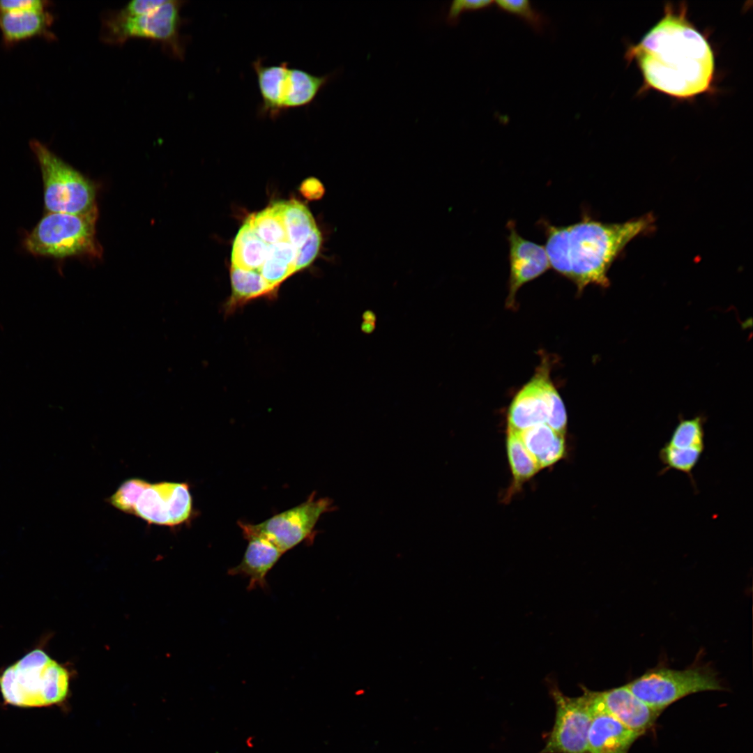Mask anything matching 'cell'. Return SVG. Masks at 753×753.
Masks as SVG:
<instances>
[{
    "mask_svg": "<svg viewBox=\"0 0 753 753\" xmlns=\"http://www.w3.org/2000/svg\"><path fill=\"white\" fill-rule=\"evenodd\" d=\"M646 89L678 99L709 92L715 76V57L707 38L687 17L685 3L664 6L662 17L627 50Z\"/></svg>",
    "mask_w": 753,
    "mask_h": 753,
    "instance_id": "cell-1",
    "label": "cell"
},
{
    "mask_svg": "<svg viewBox=\"0 0 753 753\" xmlns=\"http://www.w3.org/2000/svg\"><path fill=\"white\" fill-rule=\"evenodd\" d=\"M652 223L650 215L621 223L602 222L586 215L564 226L542 221L550 267L572 280L579 292L589 284L607 287L613 262Z\"/></svg>",
    "mask_w": 753,
    "mask_h": 753,
    "instance_id": "cell-2",
    "label": "cell"
},
{
    "mask_svg": "<svg viewBox=\"0 0 753 753\" xmlns=\"http://www.w3.org/2000/svg\"><path fill=\"white\" fill-rule=\"evenodd\" d=\"M68 670L36 649L8 667L0 677L5 701L20 707H43L63 701L69 691Z\"/></svg>",
    "mask_w": 753,
    "mask_h": 753,
    "instance_id": "cell-3",
    "label": "cell"
},
{
    "mask_svg": "<svg viewBox=\"0 0 753 753\" xmlns=\"http://www.w3.org/2000/svg\"><path fill=\"white\" fill-rule=\"evenodd\" d=\"M96 215V210L85 214L47 213L24 236L23 247L35 257L98 256Z\"/></svg>",
    "mask_w": 753,
    "mask_h": 753,
    "instance_id": "cell-4",
    "label": "cell"
},
{
    "mask_svg": "<svg viewBox=\"0 0 753 753\" xmlns=\"http://www.w3.org/2000/svg\"><path fill=\"white\" fill-rule=\"evenodd\" d=\"M252 68L261 97L259 113L275 119L284 111L310 104L335 73L315 75L302 69L289 68L288 63L266 66L261 59Z\"/></svg>",
    "mask_w": 753,
    "mask_h": 753,
    "instance_id": "cell-5",
    "label": "cell"
},
{
    "mask_svg": "<svg viewBox=\"0 0 753 753\" xmlns=\"http://www.w3.org/2000/svg\"><path fill=\"white\" fill-rule=\"evenodd\" d=\"M29 146L41 172L47 213L85 214L96 210L93 185L42 142Z\"/></svg>",
    "mask_w": 753,
    "mask_h": 753,
    "instance_id": "cell-6",
    "label": "cell"
},
{
    "mask_svg": "<svg viewBox=\"0 0 753 753\" xmlns=\"http://www.w3.org/2000/svg\"><path fill=\"white\" fill-rule=\"evenodd\" d=\"M625 686L646 704L660 711L690 694L724 690L714 670L706 666L683 670L657 666Z\"/></svg>",
    "mask_w": 753,
    "mask_h": 753,
    "instance_id": "cell-7",
    "label": "cell"
},
{
    "mask_svg": "<svg viewBox=\"0 0 753 753\" xmlns=\"http://www.w3.org/2000/svg\"><path fill=\"white\" fill-rule=\"evenodd\" d=\"M508 429L521 432L547 424L565 434L567 415L563 402L549 377V367L543 362L533 377L517 393L508 411Z\"/></svg>",
    "mask_w": 753,
    "mask_h": 753,
    "instance_id": "cell-8",
    "label": "cell"
},
{
    "mask_svg": "<svg viewBox=\"0 0 753 753\" xmlns=\"http://www.w3.org/2000/svg\"><path fill=\"white\" fill-rule=\"evenodd\" d=\"M183 1L165 0L162 4L145 13L126 16L113 13L102 22V37L105 42L121 44L131 38L157 40L182 56L183 50L179 36L180 10Z\"/></svg>",
    "mask_w": 753,
    "mask_h": 753,
    "instance_id": "cell-9",
    "label": "cell"
},
{
    "mask_svg": "<svg viewBox=\"0 0 753 753\" xmlns=\"http://www.w3.org/2000/svg\"><path fill=\"white\" fill-rule=\"evenodd\" d=\"M311 493L302 503L273 515L259 524L238 522L242 532L261 535L279 548L284 554L303 542H313L314 529L319 518L334 510L333 501L315 496Z\"/></svg>",
    "mask_w": 753,
    "mask_h": 753,
    "instance_id": "cell-10",
    "label": "cell"
},
{
    "mask_svg": "<svg viewBox=\"0 0 753 753\" xmlns=\"http://www.w3.org/2000/svg\"><path fill=\"white\" fill-rule=\"evenodd\" d=\"M582 688V695L577 697L563 694L556 687L552 690L556 705L555 722L540 753H588L594 691Z\"/></svg>",
    "mask_w": 753,
    "mask_h": 753,
    "instance_id": "cell-11",
    "label": "cell"
},
{
    "mask_svg": "<svg viewBox=\"0 0 753 753\" xmlns=\"http://www.w3.org/2000/svg\"><path fill=\"white\" fill-rule=\"evenodd\" d=\"M134 515L149 524L174 527L188 524L195 515L190 485L167 481L149 482L140 494Z\"/></svg>",
    "mask_w": 753,
    "mask_h": 753,
    "instance_id": "cell-12",
    "label": "cell"
},
{
    "mask_svg": "<svg viewBox=\"0 0 753 753\" xmlns=\"http://www.w3.org/2000/svg\"><path fill=\"white\" fill-rule=\"evenodd\" d=\"M508 229L510 276L507 304L511 307L520 287L546 272L550 264L545 246L520 236L513 221L508 222Z\"/></svg>",
    "mask_w": 753,
    "mask_h": 753,
    "instance_id": "cell-13",
    "label": "cell"
},
{
    "mask_svg": "<svg viewBox=\"0 0 753 753\" xmlns=\"http://www.w3.org/2000/svg\"><path fill=\"white\" fill-rule=\"evenodd\" d=\"M640 736L625 727L604 707L594 691L593 713L588 739V753H628Z\"/></svg>",
    "mask_w": 753,
    "mask_h": 753,
    "instance_id": "cell-14",
    "label": "cell"
},
{
    "mask_svg": "<svg viewBox=\"0 0 753 753\" xmlns=\"http://www.w3.org/2000/svg\"><path fill=\"white\" fill-rule=\"evenodd\" d=\"M599 695L604 708L640 736L654 725L662 712L646 704L625 685L599 692Z\"/></svg>",
    "mask_w": 753,
    "mask_h": 753,
    "instance_id": "cell-15",
    "label": "cell"
},
{
    "mask_svg": "<svg viewBox=\"0 0 753 753\" xmlns=\"http://www.w3.org/2000/svg\"><path fill=\"white\" fill-rule=\"evenodd\" d=\"M248 545L241 562L228 570L229 575H241L249 579L248 590L266 588V576L284 554L266 538L250 532H242Z\"/></svg>",
    "mask_w": 753,
    "mask_h": 753,
    "instance_id": "cell-16",
    "label": "cell"
},
{
    "mask_svg": "<svg viewBox=\"0 0 753 753\" xmlns=\"http://www.w3.org/2000/svg\"><path fill=\"white\" fill-rule=\"evenodd\" d=\"M52 14L45 9H26L0 12V31L6 45L35 36L54 37L51 31Z\"/></svg>",
    "mask_w": 753,
    "mask_h": 753,
    "instance_id": "cell-17",
    "label": "cell"
},
{
    "mask_svg": "<svg viewBox=\"0 0 753 753\" xmlns=\"http://www.w3.org/2000/svg\"><path fill=\"white\" fill-rule=\"evenodd\" d=\"M230 278L231 294L224 306L227 314L234 312L251 300L264 296H273L276 291L257 271H247L231 265Z\"/></svg>",
    "mask_w": 753,
    "mask_h": 753,
    "instance_id": "cell-18",
    "label": "cell"
},
{
    "mask_svg": "<svg viewBox=\"0 0 753 753\" xmlns=\"http://www.w3.org/2000/svg\"><path fill=\"white\" fill-rule=\"evenodd\" d=\"M268 247L247 220L234 239L231 265L247 271H259L266 258Z\"/></svg>",
    "mask_w": 753,
    "mask_h": 753,
    "instance_id": "cell-19",
    "label": "cell"
},
{
    "mask_svg": "<svg viewBox=\"0 0 753 753\" xmlns=\"http://www.w3.org/2000/svg\"><path fill=\"white\" fill-rule=\"evenodd\" d=\"M297 250L289 242L268 245L266 258L259 272L273 289L296 272Z\"/></svg>",
    "mask_w": 753,
    "mask_h": 753,
    "instance_id": "cell-20",
    "label": "cell"
},
{
    "mask_svg": "<svg viewBox=\"0 0 753 753\" xmlns=\"http://www.w3.org/2000/svg\"><path fill=\"white\" fill-rule=\"evenodd\" d=\"M506 449L513 477L512 491H515L540 469L536 459L524 446L517 432L508 429Z\"/></svg>",
    "mask_w": 753,
    "mask_h": 753,
    "instance_id": "cell-21",
    "label": "cell"
},
{
    "mask_svg": "<svg viewBox=\"0 0 753 753\" xmlns=\"http://www.w3.org/2000/svg\"><path fill=\"white\" fill-rule=\"evenodd\" d=\"M282 215L289 242L296 249L317 228L308 208L297 200L282 201Z\"/></svg>",
    "mask_w": 753,
    "mask_h": 753,
    "instance_id": "cell-22",
    "label": "cell"
},
{
    "mask_svg": "<svg viewBox=\"0 0 753 753\" xmlns=\"http://www.w3.org/2000/svg\"><path fill=\"white\" fill-rule=\"evenodd\" d=\"M259 237L268 245L288 241L282 201L273 204L247 219Z\"/></svg>",
    "mask_w": 753,
    "mask_h": 753,
    "instance_id": "cell-23",
    "label": "cell"
},
{
    "mask_svg": "<svg viewBox=\"0 0 753 753\" xmlns=\"http://www.w3.org/2000/svg\"><path fill=\"white\" fill-rule=\"evenodd\" d=\"M703 451L704 450L699 448L678 449L665 443L658 453L659 459L664 466L659 472V475H664L671 469L680 471L687 476L694 491H697L692 471L699 463Z\"/></svg>",
    "mask_w": 753,
    "mask_h": 753,
    "instance_id": "cell-24",
    "label": "cell"
},
{
    "mask_svg": "<svg viewBox=\"0 0 753 753\" xmlns=\"http://www.w3.org/2000/svg\"><path fill=\"white\" fill-rule=\"evenodd\" d=\"M517 432L524 446L534 457L538 464L556 446L561 440L565 439V434L556 432L547 424L537 425Z\"/></svg>",
    "mask_w": 753,
    "mask_h": 753,
    "instance_id": "cell-25",
    "label": "cell"
},
{
    "mask_svg": "<svg viewBox=\"0 0 753 753\" xmlns=\"http://www.w3.org/2000/svg\"><path fill=\"white\" fill-rule=\"evenodd\" d=\"M706 418L701 415L690 419H685L680 416L669 440L665 443L678 449L705 450L703 427Z\"/></svg>",
    "mask_w": 753,
    "mask_h": 753,
    "instance_id": "cell-26",
    "label": "cell"
},
{
    "mask_svg": "<svg viewBox=\"0 0 753 753\" xmlns=\"http://www.w3.org/2000/svg\"><path fill=\"white\" fill-rule=\"evenodd\" d=\"M149 484L148 481L141 478L127 479L107 501L117 510L134 515L135 505L140 494Z\"/></svg>",
    "mask_w": 753,
    "mask_h": 753,
    "instance_id": "cell-27",
    "label": "cell"
},
{
    "mask_svg": "<svg viewBox=\"0 0 753 753\" xmlns=\"http://www.w3.org/2000/svg\"><path fill=\"white\" fill-rule=\"evenodd\" d=\"M495 3L501 10L522 17L538 31H540L545 24L544 17L528 0H499Z\"/></svg>",
    "mask_w": 753,
    "mask_h": 753,
    "instance_id": "cell-28",
    "label": "cell"
},
{
    "mask_svg": "<svg viewBox=\"0 0 753 753\" xmlns=\"http://www.w3.org/2000/svg\"><path fill=\"white\" fill-rule=\"evenodd\" d=\"M322 242L319 229L316 228L307 237L303 244L296 249V271L309 266L317 257Z\"/></svg>",
    "mask_w": 753,
    "mask_h": 753,
    "instance_id": "cell-29",
    "label": "cell"
},
{
    "mask_svg": "<svg viewBox=\"0 0 753 753\" xmlns=\"http://www.w3.org/2000/svg\"><path fill=\"white\" fill-rule=\"evenodd\" d=\"M493 3V1L489 0L453 1L449 6L446 16V22L450 26H456L459 22L460 15L462 13L481 10L489 6Z\"/></svg>",
    "mask_w": 753,
    "mask_h": 753,
    "instance_id": "cell-30",
    "label": "cell"
},
{
    "mask_svg": "<svg viewBox=\"0 0 753 753\" xmlns=\"http://www.w3.org/2000/svg\"><path fill=\"white\" fill-rule=\"evenodd\" d=\"M49 2L43 0H0V12L26 9H45Z\"/></svg>",
    "mask_w": 753,
    "mask_h": 753,
    "instance_id": "cell-31",
    "label": "cell"
},
{
    "mask_svg": "<svg viewBox=\"0 0 753 753\" xmlns=\"http://www.w3.org/2000/svg\"><path fill=\"white\" fill-rule=\"evenodd\" d=\"M301 191L305 197L310 199H317L322 197L324 188L322 183L314 178H310L303 181Z\"/></svg>",
    "mask_w": 753,
    "mask_h": 753,
    "instance_id": "cell-32",
    "label": "cell"
},
{
    "mask_svg": "<svg viewBox=\"0 0 753 753\" xmlns=\"http://www.w3.org/2000/svg\"><path fill=\"white\" fill-rule=\"evenodd\" d=\"M374 322L364 321L362 323L361 329L366 333H370L374 330Z\"/></svg>",
    "mask_w": 753,
    "mask_h": 753,
    "instance_id": "cell-33",
    "label": "cell"
},
{
    "mask_svg": "<svg viewBox=\"0 0 753 753\" xmlns=\"http://www.w3.org/2000/svg\"><path fill=\"white\" fill-rule=\"evenodd\" d=\"M363 318L364 321L374 322L375 323L376 317L374 312L367 311L363 313Z\"/></svg>",
    "mask_w": 753,
    "mask_h": 753,
    "instance_id": "cell-34",
    "label": "cell"
}]
</instances>
